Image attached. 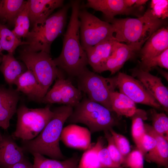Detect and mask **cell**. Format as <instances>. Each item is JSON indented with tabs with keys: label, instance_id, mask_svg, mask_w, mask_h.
Segmentation results:
<instances>
[{
	"label": "cell",
	"instance_id": "obj_37",
	"mask_svg": "<svg viewBox=\"0 0 168 168\" xmlns=\"http://www.w3.org/2000/svg\"><path fill=\"white\" fill-rule=\"evenodd\" d=\"M100 162L102 168H119L112 161L107 147H103L98 154Z\"/></svg>",
	"mask_w": 168,
	"mask_h": 168
},
{
	"label": "cell",
	"instance_id": "obj_24",
	"mask_svg": "<svg viewBox=\"0 0 168 168\" xmlns=\"http://www.w3.org/2000/svg\"><path fill=\"white\" fill-rule=\"evenodd\" d=\"M0 70L6 82L10 85L14 84L17 78L25 72L22 65L13 54L9 53L3 55Z\"/></svg>",
	"mask_w": 168,
	"mask_h": 168
},
{
	"label": "cell",
	"instance_id": "obj_34",
	"mask_svg": "<svg viewBox=\"0 0 168 168\" xmlns=\"http://www.w3.org/2000/svg\"><path fill=\"white\" fill-rule=\"evenodd\" d=\"M156 18L163 20L168 17V0H152L150 8Z\"/></svg>",
	"mask_w": 168,
	"mask_h": 168
},
{
	"label": "cell",
	"instance_id": "obj_29",
	"mask_svg": "<svg viewBox=\"0 0 168 168\" xmlns=\"http://www.w3.org/2000/svg\"><path fill=\"white\" fill-rule=\"evenodd\" d=\"M132 117L133 138L138 149L141 152L142 142L146 133L143 121L144 119H145L146 113L142 110L137 109L135 114Z\"/></svg>",
	"mask_w": 168,
	"mask_h": 168
},
{
	"label": "cell",
	"instance_id": "obj_31",
	"mask_svg": "<svg viewBox=\"0 0 168 168\" xmlns=\"http://www.w3.org/2000/svg\"><path fill=\"white\" fill-rule=\"evenodd\" d=\"M154 130L168 140V118L164 113H158L154 109L151 110Z\"/></svg>",
	"mask_w": 168,
	"mask_h": 168
},
{
	"label": "cell",
	"instance_id": "obj_12",
	"mask_svg": "<svg viewBox=\"0 0 168 168\" xmlns=\"http://www.w3.org/2000/svg\"><path fill=\"white\" fill-rule=\"evenodd\" d=\"M130 72L132 77L138 79L162 108L168 112V89L162 82L161 78L140 68L132 69Z\"/></svg>",
	"mask_w": 168,
	"mask_h": 168
},
{
	"label": "cell",
	"instance_id": "obj_15",
	"mask_svg": "<svg viewBox=\"0 0 168 168\" xmlns=\"http://www.w3.org/2000/svg\"><path fill=\"white\" fill-rule=\"evenodd\" d=\"M168 49V29L164 26L155 32L140 50V64L156 56Z\"/></svg>",
	"mask_w": 168,
	"mask_h": 168
},
{
	"label": "cell",
	"instance_id": "obj_10",
	"mask_svg": "<svg viewBox=\"0 0 168 168\" xmlns=\"http://www.w3.org/2000/svg\"><path fill=\"white\" fill-rule=\"evenodd\" d=\"M63 76L55 80L52 88L41 99V103L48 104H59L72 107L82 100V92L75 87L71 82Z\"/></svg>",
	"mask_w": 168,
	"mask_h": 168
},
{
	"label": "cell",
	"instance_id": "obj_2",
	"mask_svg": "<svg viewBox=\"0 0 168 168\" xmlns=\"http://www.w3.org/2000/svg\"><path fill=\"white\" fill-rule=\"evenodd\" d=\"M73 110V107L66 105L54 109L52 118L36 138L22 141L21 147L24 152L47 156L57 160H65L66 157L60 147L59 141L63 124Z\"/></svg>",
	"mask_w": 168,
	"mask_h": 168
},
{
	"label": "cell",
	"instance_id": "obj_19",
	"mask_svg": "<svg viewBox=\"0 0 168 168\" xmlns=\"http://www.w3.org/2000/svg\"><path fill=\"white\" fill-rule=\"evenodd\" d=\"M63 0H29L27 5L30 21L33 25L47 19L56 9L63 5Z\"/></svg>",
	"mask_w": 168,
	"mask_h": 168
},
{
	"label": "cell",
	"instance_id": "obj_36",
	"mask_svg": "<svg viewBox=\"0 0 168 168\" xmlns=\"http://www.w3.org/2000/svg\"><path fill=\"white\" fill-rule=\"evenodd\" d=\"M124 162L129 168H143V155L138 149L129 153Z\"/></svg>",
	"mask_w": 168,
	"mask_h": 168
},
{
	"label": "cell",
	"instance_id": "obj_41",
	"mask_svg": "<svg viewBox=\"0 0 168 168\" xmlns=\"http://www.w3.org/2000/svg\"><path fill=\"white\" fill-rule=\"evenodd\" d=\"M136 0H124V3L128 7H133ZM134 8V7H133Z\"/></svg>",
	"mask_w": 168,
	"mask_h": 168
},
{
	"label": "cell",
	"instance_id": "obj_1",
	"mask_svg": "<svg viewBox=\"0 0 168 168\" xmlns=\"http://www.w3.org/2000/svg\"><path fill=\"white\" fill-rule=\"evenodd\" d=\"M72 12L67 29L63 39L60 55L53 59L57 67L72 77H76L88 64L87 55L81 44L78 14L81 2H70Z\"/></svg>",
	"mask_w": 168,
	"mask_h": 168
},
{
	"label": "cell",
	"instance_id": "obj_14",
	"mask_svg": "<svg viewBox=\"0 0 168 168\" xmlns=\"http://www.w3.org/2000/svg\"><path fill=\"white\" fill-rule=\"evenodd\" d=\"M118 42L113 36L85 50L88 64L94 72L101 73L103 66L114 52Z\"/></svg>",
	"mask_w": 168,
	"mask_h": 168
},
{
	"label": "cell",
	"instance_id": "obj_33",
	"mask_svg": "<svg viewBox=\"0 0 168 168\" xmlns=\"http://www.w3.org/2000/svg\"><path fill=\"white\" fill-rule=\"evenodd\" d=\"M105 136L108 142L107 148L114 162L119 167L124 162L125 159L117 147L111 134L109 130L104 131Z\"/></svg>",
	"mask_w": 168,
	"mask_h": 168
},
{
	"label": "cell",
	"instance_id": "obj_4",
	"mask_svg": "<svg viewBox=\"0 0 168 168\" xmlns=\"http://www.w3.org/2000/svg\"><path fill=\"white\" fill-rule=\"evenodd\" d=\"M70 7V3L63 5L43 22L33 25L32 29L26 37L28 44L24 49L30 51H42L50 54L52 42L65 27Z\"/></svg>",
	"mask_w": 168,
	"mask_h": 168
},
{
	"label": "cell",
	"instance_id": "obj_28",
	"mask_svg": "<svg viewBox=\"0 0 168 168\" xmlns=\"http://www.w3.org/2000/svg\"><path fill=\"white\" fill-rule=\"evenodd\" d=\"M0 44L3 50L13 54L19 46L27 45L26 41H22L5 25L0 22Z\"/></svg>",
	"mask_w": 168,
	"mask_h": 168
},
{
	"label": "cell",
	"instance_id": "obj_44",
	"mask_svg": "<svg viewBox=\"0 0 168 168\" xmlns=\"http://www.w3.org/2000/svg\"><path fill=\"white\" fill-rule=\"evenodd\" d=\"M2 138V134H1L0 131V141L1 140Z\"/></svg>",
	"mask_w": 168,
	"mask_h": 168
},
{
	"label": "cell",
	"instance_id": "obj_23",
	"mask_svg": "<svg viewBox=\"0 0 168 168\" xmlns=\"http://www.w3.org/2000/svg\"><path fill=\"white\" fill-rule=\"evenodd\" d=\"M26 2L23 0H0V22L8 28L14 26Z\"/></svg>",
	"mask_w": 168,
	"mask_h": 168
},
{
	"label": "cell",
	"instance_id": "obj_30",
	"mask_svg": "<svg viewBox=\"0 0 168 168\" xmlns=\"http://www.w3.org/2000/svg\"><path fill=\"white\" fill-rule=\"evenodd\" d=\"M30 22L26 3L24 9L16 18L14 28L12 30L18 39H20L21 38L26 37L29 32Z\"/></svg>",
	"mask_w": 168,
	"mask_h": 168
},
{
	"label": "cell",
	"instance_id": "obj_5",
	"mask_svg": "<svg viewBox=\"0 0 168 168\" xmlns=\"http://www.w3.org/2000/svg\"><path fill=\"white\" fill-rule=\"evenodd\" d=\"M111 112L102 105L91 100L85 95L73 107L72 113L66 122L84 124L88 127L91 133L109 130L117 123Z\"/></svg>",
	"mask_w": 168,
	"mask_h": 168
},
{
	"label": "cell",
	"instance_id": "obj_9",
	"mask_svg": "<svg viewBox=\"0 0 168 168\" xmlns=\"http://www.w3.org/2000/svg\"><path fill=\"white\" fill-rule=\"evenodd\" d=\"M78 17L80 42L85 50L114 36V29L110 23L102 21L86 10H80Z\"/></svg>",
	"mask_w": 168,
	"mask_h": 168
},
{
	"label": "cell",
	"instance_id": "obj_43",
	"mask_svg": "<svg viewBox=\"0 0 168 168\" xmlns=\"http://www.w3.org/2000/svg\"><path fill=\"white\" fill-rule=\"evenodd\" d=\"M3 55H0V64L1 63L2 61Z\"/></svg>",
	"mask_w": 168,
	"mask_h": 168
},
{
	"label": "cell",
	"instance_id": "obj_11",
	"mask_svg": "<svg viewBox=\"0 0 168 168\" xmlns=\"http://www.w3.org/2000/svg\"><path fill=\"white\" fill-rule=\"evenodd\" d=\"M117 87L134 103L145 105L154 109H162L142 83L132 76L119 72L117 76Z\"/></svg>",
	"mask_w": 168,
	"mask_h": 168
},
{
	"label": "cell",
	"instance_id": "obj_35",
	"mask_svg": "<svg viewBox=\"0 0 168 168\" xmlns=\"http://www.w3.org/2000/svg\"><path fill=\"white\" fill-rule=\"evenodd\" d=\"M109 131L111 134L114 143L121 155L124 157L130 151V146L128 140L123 135L116 132L111 128Z\"/></svg>",
	"mask_w": 168,
	"mask_h": 168
},
{
	"label": "cell",
	"instance_id": "obj_6",
	"mask_svg": "<svg viewBox=\"0 0 168 168\" xmlns=\"http://www.w3.org/2000/svg\"><path fill=\"white\" fill-rule=\"evenodd\" d=\"M78 88L91 100L99 103L112 112L110 94L117 87V76L105 77L87 67L76 77Z\"/></svg>",
	"mask_w": 168,
	"mask_h": 168
},
{
	"label": "cell",
	"instance_id": "obj_17",
	"mask_svg": "<svg viewBox=\"0 0 168 168\" xmlns=\"http://www.w3.org/2000/svg\"><path fill=\"white\" fill-rule=\"evenodd\" d=\"M83 7L102 12L108 22L117 15L132 13L135 8L127 7L124 0H88Z\"/></svg>",
	"mask_w": 168,
	"mask_h": 168
},
{
	"label": "cell",
	"instance_id": "obj_18",
	"mask_svg": "<svg viewBox=\"0 0 168 168\" xmlns=\"http://www.w3.org/2000/svg\"><path fill=\"white\" fill-rule=\"evenodd\" d=\"M25 158L22 148L12 136L2 135L0 141V168H9Z\"/></svg>",
	"mask_w": 168,
	"mask_h": 168
},
{
	"label": "cell",
	"instance_id": "obj_45",
	"mask_svg": "<svg viewBox=\"0 0 168 168\" xmlns=\"http://www.w3.org/2000/svg\"></svg>",
	"mask_w": 168,
	"mask_h": 168
},
{
	"label": "cell",
	"instance_id": "obj_26",
	"mask_svg": "<svg viewBox=\"0 0 168 168\" xmlns=\"http://www.w3.org/2000/svg\"><path fill=\"white\" fill-rule=\"evenodd\" d=\"M32 155L34 156L32 168H78L79 157L77 153L62 161L48 159L39 154Z\"/></svg>",
	"mask_w": 168,
	"mask_h": 168
},
{
	"label": "cell",
	"instance_id": "obj_13",
	"mask_svg": "<svg viewBox=\"0 0 168 168\" xmlns=\"http://www.w3.org/2000/svg\"><path fill=\"white\" fill-rule=\"evenodd\" d=\"M91 134L87 128L71 124L63 128L60 140L68 147L87 150L94 145L91 143Z\"/></svg>",
	"mask_w": 168,
	"mask_h": 168
},
{
	"label": "cell",
	"instance_id": "obj_7",
	"mask_svg": "<svg viewBox=\"0 0 168 168\" xmlns=\"http://www.w3.org/2000/svg\"><path fill=\"white\" fill-rule=\"evenodd\" d=\"M19 58L35 77L43 97L53 82L63 75V71L55 65L50 54L42 51L31 52L24 49L20 51Z\"/></svg>",
	"mask_w": 168,
	"mask_h": 168
},
{
	"label": "cell",
	"instance_id": "obj_16",
	"mask_svg": "<svg viewBox=\"0 0 168 168\" xmlns=\"http://www.w3.org/2000/svg\"><path fill=\"white\" fill-rule=\"evenodd\" d=\"M19 99V92L16 89L0 85V126L3 129L9 126L10 119L16 113Z\"/></svg>",
	"mask_w": 168,
	"mask_h": 168
},
{
	"label": "cell",
	"instance_id": "obj_42",
	"mask_svg": "<svg viewBox=\"0 0 168 168\" xmlns=\"http://www.w3.org/2000/svg\"><path fill=\"white\" fill-rule=\"evenodd\" d=\"M3 50L2 49L0 44V55H3L2 52Z\"/></svg>",
	"mask_w": 168,
	"mask_h": 168
},
{
	"label": "cell",
	"instance_id": "obj_32",
	"mask_svg": "<svg viewBox=\"0 0 168 168\" xmlns=\"http://www.w3.org/2000/svg\"><path fill=\"white\" fill-rule=\"evenodd\" d=\"M157 66L168 69V49L147 62L140 64L139 68L144 71L149 72L152 68Z\"/></svg>",
	"mask_w": 168,
	"mask_h": 168
},
{
	"label": "cell",
	"instance_id": "obj_22",
	"mask_svg": "<svg viewBox=\"0 0 168 168\" xmlns=\"http://www.w3.org/2000/svg\"><path fill=\"white\" fill-rule=\"evenodd\" d=\"M16 90L21 92L29 98L40 102L43 98L40 86L35 77L29 70H27L17 78L14 84Z\"/></svg>",
	"mask_w": 168,
	"mask_h": 168
},
{
	"label": "cell",
	"instance_id": "obj_25",
	"mask_svg": "<svg viewBox=\"0 0 168 168\" xmlns=\"http://www.w3.org/2000/svg\"><path fill=\"white\" fill-rule=\"evenodd\" d=\"M110 97L112 111L118 116L132 117L136 113L137 109L135 103L125 95L114 91Z\"/></svg>",
	"mask_w": 168,
	"mask_h": 168
},
{
	"label": "cell",
	"instance_id": "obj_20",
	"mask_svg": "<svg viewBox=\"0 0 168 168\" xmlns=\"http://www.w3.org/2000/svg\"><path fill=\"white\" fill-rule=\"evenodd\" d=\"M146 132L154 137L156 141L155 147L145 155L146 160L161 166L167 167L168 164V142L163 136L157 133L152 127L144 124Z\"/></svg>",
	"mask_w": 168,
	"mask_h": 168
},
{
	"label": "cell",
	"instance_id": "obj_21",
	"mask_svg": "<svg viewBox=\"0 0 168 168\" xmlns=\"http://www.w3.org/2000/svg\"><path fill=\"white\" fill-rule=\"evenodd\" d=\"M137 53L125 44L118 42L115 49L103 66L101 73L109 71L111 74L118 72L129 59L132 58Z\"/></svg>",
	"mask_w": 168,
	"mask_h": 168
},
{
	"label": "cell",
	"instance_id": "obj_27",
	"mask_svg": "<svg viewBox=\"0 0 168 168\" xmlns=\"http://www.w3.org/2000/svg\"><path fill=\"white\" fill-rule=\"evenodd\" d=\"M104 142L102 137H99L96 143L83 153L78 168H102L98 154L99 151L104 147Z\"/></svg>",
	"mask_w": 168,
	"mask_h": 168
},
{
	"label": "cell",
	"instance_id": "obj_38",
	"mask_svg": "<svg viewBox=\"0 0 168 168\" xmlns=\"http://www.w3.org/2000/svg\"><path fill=\"white\" fill-rule=\"evenodd\" d=\"M156 141L155 138L146 132L142 138L141 152L144 156L156 146Z\"/></svg>",
	"mask_w": 168,
	"mask_h": 168
},
{
	"label": "cell",
	"instance_id": "obj_3",
	"mask_svg": "<svg viewBox=\"0 0 168 168\" xmlns=\"http://www.w3.org/2000/svg\"><path fill=\"white\" fill-rule=\"evenodd\" d=\"M165 22L153 15L149 8L139 17L114 18L109 23L113 26L117 41L125 43L137 52L155 32L164 26Z\"/></svg>",
	"mask_w": 168,
	"mask_h": 168
},
{
	"label": "cell",
	"instance_id": "obj_8",
	"mask_svg": "<svg viewBox=\"0 0 168 168\" xmlns=\"http://www.w3.org/2000/svg\"><path fill=\"white\" fill-rule=\"evenodd\" d=\"M16 127L12 137L29 141L36 138L52 118L54 113L48 105L45 107L30 108L25 105L17 109Z\"/></svg>",
	"mask_w": 168,
	"mask_h": 168
},
{
	"label": "cell",
	"instance_id": "obj_40",
	"mask_svg": "<svg viewBox=\"0 0 168 168\" xmlns=\"http://www.w3.org/2000/svg\"><path fill=\"white\" fill-rule=\"evenodd\" d=\"M148 1L147 0H136L134 5L133 6V7L136 8L142 6L144 5Z\"/></svg>",
	"mask_w": 168,
	"mask_h": 168
},
{
	"label": "cell",
	"instance_id": "obj_39",
	"mask_svg": "<svg viewBox=\"0 0 168 168\" xmlns=\"http://www.w3.org/2000/svg\"><path fill=\"white\" fill-rule=\"evenodd\" d=\"M33 165L26 158L8 168H32Z\"/></svg>",
	"mask_w": 168,
	"mask_h": 168
}]
</instances>
